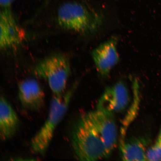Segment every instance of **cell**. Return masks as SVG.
<instances>
[{"instance_id":"1","label":"cell","mask_w":161,"mask_h":161,"mask_svg":"<svg viewBox=\"0 0 161 161\" xmlns=\"http://www.w3.org/2000/svg\"><path fill=\"white\" fill-rule=\"evenodd\" d=\"M71 137L72 147L78 160L96 161L108 158L103 142L86 114L76 123Z\"/></svg>"},{"instance_id":"2","label":"cell","mask_w":161,"mask_h":161,"mask_svg":"<svg viewBox=\"0 0 161 161\" xmlns=\"http://www.w3.org/2000/svg\"><path fill=\"white\" fill-rule=\"evenodd\" d=\"M75 87L74 86L60 95H54L47 119L31 141V148L34 153L43 154L47 150L56 128L67 111Z\"/></svg>"},{"instance_id":"3","label":"cell","mask_w":161,"mask_h":161,"mask_svg":"<svg viewBox=\"0 0 161 161\" xmlns=\"http://www.w3.org/2000/svg\"><path fill=\"white\" fill-rule=\"evenodd\" d=\"M57 18L58 25L62 29L80 33H93L99 29L103 21L99 16L75 2H66L60 5Z\"/></svg>"},{"instance_id":"4","label":"cell","mask_w":161,"mask_h":161,"mask_svg":"<svg viewBox=\"0 0 161 161\" xmlns=\"http://www.w3.org/2000/svg\"><path fill=\"white\" fill-rule=\"evenodd\" d=\"M71 71L69 60L61 54L48 56L40 61L33 69L35 75L47 80L55 95L65 92Z\"/></svg>"},{"instance_id":"5","label":"cell","mask_w":161,"mask_h":161,"mask_svg":"<svg viewBox=\"0 0 161 161\" xmlns=\"http://www.w3.org/2000/svg\"><path fill=\"white\" fill-rule=\"evenodd\" d=\"M88 120L101 138L108 157L115 149L118 131L114 114L97 108L85 114Z\"/></svg>"},{"instance_id":"6","label":"cell","mask_w":161,"mask_h":161,"mask_svg":"<svg viewBox=\"0 0 161 161\" xmlns=\"http://www.w3.org/2000/svg\"><path fill=\"white\" fill-rule=\"evenodd\" d=\"M0 48L4 50L21 44L25 38L24 30L18 25L12 8H1Z\"/></svg>"},{"instance_id":"7","label":"cell","mask_w":161,"mask_h":161,"mask_svg":"<svg viewBox=\"0 0 161 161\" xmlns=\"http://www.w3.org/2000/svg\"><path fill=\"white\" fill-rule=\"evenodd\" d=\"M118 39L113 37L92 50V56L97 70L102 76H107L119 61L117 50Z\"/></svg>"},{"instance_id":"8","label":"cell","mask_w":161,"mask_h":161,"mask_svg":"<svg viewBox=\"0 0 161 161\" xmlns=\"http://www.w3.org/2000/svg\"><path fill=\"white\" fill-rule=\"evenodd\" d=\"M129 100L126 84L119 81L106 88L98 100L97 108L113 114L120 112L125 109Z\"/></svg>"},{"instance_id":"9","label":"cell","mask_w":161,"mask_h":161,"mask_svg":"<svg viewBox=\"0 0 161 161\" xmlns=\"http://www.w3.org/2000/svg\"><path fill=\"white\" fill-rule=\"evenodd\" d=\"M18 95L24 108L30 110L41 109L45 104V93L37 80L29 78L18 85Z\"/></svg>"},{"instance_id":"10","label":"cell","mask_w":161,"mask_h":161,"mask_svg":"<svg viewBox=\"0 0 161 161\" xmlns=\"http://www.w3.org/2000/svg\"><path fill=\"white\" fill-rule=\"evenodd\" d=\"M20 125L19 117L3 95L0 100V138L5 141L11 139L17 132Z\"/></svg>"},{"instance_id":"11","label":"cell","mask_w":161,"mask_h":161,"mask_svg":"<svg viewBox=\"0 0 161 161\" xmlns=\"http://www.w3.org/2000/svg\"><path fill=\"white\" fill-rule=\"evenodd\" d=\"M147 142L143 137L134 138L120 144L121 157L125 161L147 160L146 146Z\"/></svg>"},{"instance_id":"12","label":"cell","mask_w":161,"mask_h":161,"mask_svg":"<svg viewBox=\"0 0 161 161\" xmlns=\"http://www.w3.org/2000/svg\"><path fill=\"white\" fill-rule=\"evenodd\" d=\"M147 160L161 161V144L157 141L155 144L147 150Z\"/></svg>"},{"instance_id":"13","label":"cell","mask_w":161,"mask_h":161,"mask_svg":"<svg viewBox=\"0 0 161 161\" xmlns=\"http://www.w3.org/2000/svg\"><path fill=\"white\" fill-rule=\"evenodd\" d=\"M15 0H0L1 8H11L12 4Z\"/></svg>"},{"instance_id":"14","label":"cell","mask_w":161,"mask_h":161,"mask_svg":"<svg viewBox=\"0 0 161 161\" xmlns=\"http://www.w3.org/2000/svg\"><path fill=\"white\" fill-rule=\"evenodd\" d=\"M158 142H159L161 144V130L159 133V135L158 136V140H157Z\"/></svg>"}]
</instances>
